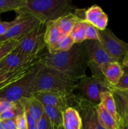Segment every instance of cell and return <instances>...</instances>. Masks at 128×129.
I'll return each instance as SVG.
<instances>
[{
    "mask_svg": "<svg viewBox=\"0 0 128 129\" xmlns=\"http://www.w3.org/2000/svg\"><path fill=\"white\" fill-rule=\"evenodd\" d=\"M46 25L40 23L32 31L25 35L15 50L29 56H37L42 54L46 47L45 42Z\"/></svg>",
    "mask_w": 128,
    "mask_h": 129,
    "instance_id": "8992f818",
    "label": "cell"
},
{
    "mask_svg": "<svg viewBox=\"0 0 128 129\" xmlns=\"http://www.w3.org/2000/svg\"><path fill=\"white\" fill-rule=\"evenodd\" d=\"M62 35L59 27L58 20L48 22L46 24L45 31V42L46 47L55 44Z\"/></svg>",
    "mask_w": 128,
    "mask_h": 129,
    "instance_id": "ac0fdd59",
    "label": "cell"
},
{
    "mask_svg": "<svg viewBox=\"0 0 128 129\" xmlns=\"http://www.w3.org/2000/svg\"><path fill=\"white\" fill-rule=\"evenodd\" d=\"M110 91L112 93L116 105L117 112L120 118V123H128V94L110 86Z\"/></svg>",
    "mask_w": 128,
    "mask_h": 129,
    "instance_id": "7c38bea8",
    "label": "cell"
},
{
    "mask_svg": "<svg viewBox=\"0 0 128 129\" xmlns=\"http://www.w3.org/2000/svg\"><path fill=\"white\" fill-rule=\"evenodd\" d=\"M3 122L7 126L8 129H16L15 118L14 119L6 120H3Z\"/></svg>",
    "mask_w": 128,
    "mask_h": 129,
    "instance_id": "836d02e7",
    "label": "cell"
},
{
    "mask_svg": "<svg viewBox=\"0 0 128 129\" xmlns=\"http://www.w3.org/2000/svg\"><path fill=\"white\" fill-rule=\"evenodd\" d=\"M16 103L9 102L4 99H0V115L7 110L14 107Z\"/></svg>",
    "mask_w": 128,
    "mask_h": 129,
    "instance_id": "1f68e13d",
    "label": "cell"
},
{
    "mask_svg": "<svg viewBox=\"0 0 128 129\" xmlns=\"http://www.w3.org/2000/svg\"><path fill=\"white\" fill-rule=\"evenodd\" d=\"M63 127L64 129H82V120L79 111L69 107L63 112Z\"/></svg>",
    "mask_w": 128,
    "mask_h": 129,
    "instance_id": "2e32d148",
    "label": "cell"
},
{
    "mask_svg": "<svg viewBox=\"0 0 128 129\" xmlns=\"http://www.w3.org/2000/svg\"><path fill=\"white\" fill-rule=\"evenodd\" d=\"M97 118L99 124L104 129H119V125L112 116L101 104L95 105Z\"/></svg>",
    "mask_w": 128,
    "mask_h": 129,
    "instance_id": "e0dca14e",
    "label": "cell"
},
{
    "mask_svg": "<svg viewBox=\"0 0 128 129\" xmlns=\"http://www.w3.org/2000/svg\"><path fill=\"white\" fill-rule=\"evenodd\" d=\"M95 40L99 41V30L94 26L86 21L85 27V40Z\"/></svg>",
    "mask_w": 128,
    "mask_h": 129,
    "instance_id": "83f0119b",
    "label": "cell"
},
{
    "mask_svg": "<svg viewBox=\"0 0 128 129\" xmlns=\"http://www.w3.org/2000/svg\"><path fill=\"white\" fill-rule=\"evenodd\" d=\"M36 129H53L50 120L45 113L36 122Z\"/></svg>",
    "mask_w": 128,
    "mask_h": 129,
    "instance_id": "f1b7e54d",
    "label": "cell"
},
{
    "mask_svg": "<svg viewBox=\"0 0 128 129\" xmlns=\"http://www.w3.org/2000/svg\"><path fill=\"white\" fill-rule=\"evenodd\" d=\"M125 91V92H126V93H127V94H128V91Z\"/></svg>",
    "mask_w": 128,
    "mask_h": 129,
    "instance_id": "60d3db41",
    "label": "cell"
},
{
    "mask_svg": "<svg viewBox=\"0 0 128 129\" xmlns=\"http://www.w3.org/2000/svg\"><path fill=\"white\" fill-rule=\"evenodd\" d=\"M44 110L52 128H58L63 125V112L61 111L50 106H44Z\"/></svg>",
    "mask_w": 128,
    "mask_h": 129,
    "instance_id": "44dd1931",
    "label": "cell"
},
{
    "mask_svg": "<svg viewBox=\"0 0 128 129\" xmlns=\"http://www.w3.org/2000/svg\"><path fill=\"white\" fill-rule=\"evenodd\" d=\"M100 103L104 106L105 109L111 115L113 118L120 124V118L117 112L116 105L113 94L110 91H106L100 94Z\"/></svg>",
    "mask_w": 128,
    "mask_h": 129,
    "instance_id": "d6986e66",
    "label": "cell"
},
{
    "mask_svg": "<svg viewBox=\"0 0 128 129\" xmlns=\"http://www.w3.org/2000/svg\"><path fill=\"white\" fill-rule=\"evenodd\" d=\"M89 61L83 43L74 44L67 51L56 54L47 52L41 55V62L44 66L61 72L77 81L86 76Z\"/></svg>",
    "mask_w": 128,
    "mask_h": 129,
    "instance_id": "6da1fadb",
    "label": "cell"
},
{
    "mask_svg": "<svg viewBox=\"0 0 128 129\" xmlns=\"http://www.w3.org/2000/svg\"><path fill=\"white\" fill-rule=\"evenodd\" d=\"M0 129H8L7 126L3 121L0 120Z\"/></svg>",
    "mask_w": 128,
    "mask_h": 129,
    "instance_id": "8d00e7d4",
    "label": "cell"
},
{
    "mask_svg": "<svg viewBox=\"0 0 128 129\" xmlns=\"http://www.w3.org/2000/svg\"><path fill=\"white\" fill-rule=\"evenodd\" d=\"M38 56H29L13 50L0 62V67L6 72L13 71Z\"/></svg>",
    "mask_w": 128,
    "mask_h": 129,
    "instance_id": "8fae6325",
    "label": "cell"
},
{
    "mask_svg": "<svg viewBox=\"0 0 128 129\" xmlns=\"http://www.w3.org/2000/svg\"><path fill=\"white\" fill-rule=\"evenodd\" d=\"M105 80L112 86H115L124 74L122 66L119 62H111L100 66Z\"/></svg>",
    "mask_w": 128,
    "mask_h": 129,
    "instance_id": "4fadbf2b",
    "label": "cell"
},
{
    "mask_svg": "<svg viewBox=\"0 0 128 129\" xmlns=\"http://www.w3.org/2000/svg\"><path fill=\"white\" fill-rule=\"evenodd\" d=\"M16 129H28V123L25 113L19 115L15 118Z\"/></svg>",
    "mask_w": 128,
    "mask_h": 129,
    "instance_id": "f546056e",
    "label": "cell"
},
{
    "mask_svg": "<svg viewBox=\"0 0 128 129\" xmlns=\"http://www.w3.org/2000/svg\"><path fill=\"white\" fill-rule=\"evenodd\" d=\"M25 16L22 15H18L15 19L10 21H0V36H2L6 34L9 30L13 26L16 25L20 21H22L25 18Z\"/></svg>",
    "mask_w": 128,
    "mask_h": 129,
    "instance_id": "4316f807",
    "label": "cell"
},
{
    "mask_svg": "<svg viewBox=\"0 0 128 129\" xmlns=\"http://www.w3.org/2000/svg\"><path fill=\"white\" fill-rule=\"evenodd\" d=\"M110 86L104 78L85 76L78 81L75 90L79 92V97L98 105L100 103V94L110 91Z\"/></svg>",
    "mask_w": 128,
    "mask_h": 129,
    "instance_id": "5b68a950",
    "label": "cell"
},
{
    "mask_svg": "<svg viewBox=\"0 0 128 129\" xmlns=\"http://www.w3.org/2000/svg\"><path fill=\"white\" fill-rule=\"evenodd\" d=\"M26 0H0V13L15 11L25 5Z\"/></svg>",
    "mask_w": 128,
    "mask_h": 129,
    "instance_id": "cb8c5ba5",
    "label": "cell"
},
{
    "mask_svg": "<svg viewBox=\"0 0 128 129\" xmlns=\"http://www.w3.org/2000/svg\"><path fill=\"white\" fill-rule=\"evenodd\" d=\"M123 70H124V74H128V67L122 66Z\"/></svg>",
    "mask_w": 128,
    "mask_h": 129,
    "instance_id": "74e56055",
    "label": "cell"
},
{
    "mask_svg": "<svg viewBox=\"0 0 128 129\" xmlns=\"http://www.w3.org/2000/svg\"><path fill=\"white\" fill-rule=\"evenodd\" d=\"M25 114L27 120L28 129H36V121L26 112H25Z\"/></svg>",
    "mask_w": 128,
    "mask_h": 129,
    "instance_id": "d6a6232c",
    "label": "cell"
},
{
    "mask_svg": "<svg viewBox=\"0 0 128 129\" xmlns=\"http://www.w3.org/2000/svg\"><path fill=\"white\" fill-rule=\"evenodd\" d=\"M73 10L70 0H26L25 5L16 13L18 15L35 18L46 25L74 12Z\"/></svg>",
    "mask_w": 128,
    "mask_h": 129,
    "instance_id": "7a4b0ae2",
    "label": "cell"
},
{
    "mask_svg": "<svg viewBox=\"0 0 128 129\" xmlns=\"http://www.w3.org/2000/svg\"><path fill=\"white\" fill-rule=\"evenodd\" d=\"M84 10H76L75 12H71L58 19L59 27L63 35H70L75 24L81 20H84Z\"/></svg>",
    "mask_w": 128,
    "mask_h": 129,
    "instance_id": "5bb4252c",
    "label": "cell"
},
{
    "mask_svg": "<svg viewBox=\"0 0 128 129\" xmlns=\"http://www.w3.org/2000/svg\"><path fill=\"white\" fill-rule=\"evenodd\" d=\"M23 37L13 39V40H9V41L0 44V62L4 58L6 57L13 50H15V48L18 45L20 41Z\"/></svg>",
    "mask_w": 128,
    "mask_h": 129,
    "instance_id": "d4e9b609",
    "label": "cell"
},
{
    "mask_svg": "<svg viewBox=\"0 0 128 129\" xmlns=\"http://www.w3.org/2000/svg\"><path fill=\"white\" fill-rule=\"evenodd\" d=\"M122 66L128 67V52L125 55L121 62Z\"/></svg>",
    "mask_w": 128,
    "mask_h": 129,
    "instance_id": "e575fe53",
    "label": "cell"
},
{
    "mask_svg": "<svg viewBox=\"0 0 128 129\" xmlns=\"http://www.w3.org/2000/svg\"><path fill=\"white\" fill-rule=\"evenodd\" d=\"M77 81L71 79L55 69L43 66L35 79V93L39 91H55L69 96L74 95Z\"/></svg>",
    "mask_w": 128,
    "mask_h": 129,
    "instance_id": "3957f363",
    "label": "cell"
},
{
    "mask_svg": "<svg viewBox=\"0 0 128 129\" xmlns=\"http://www.w3.org/2000/svg\"><path fill=\"white\" fill-rule=\"evenodd\" d=\"M114 88L122 91H128V74H124Z\"/></svg>",
    "mask_w": 128,
    "mask_h": 129,
    "instance_id": "4dcf8cb0",
    "label": "cell"
},
{
    "mask_svg": "<svg viewBox=\"0 0 128 129\" xmlns=\"http://www.w3.org/2000/svg\"><path fill=\"white\" fill-rule=\"evenodd\" d=\"M6 73V71L4 69H3V68H1V67H0V75H1V74H4V73Z\"/></svg>",
    "mask_w": 128,
    "mask_h": 129,
    "instance_id": "f35d334b",
    "label": "cell"
},
{
    "mask_svg": "<svg viewBox=\"0 0 128 129\" xmlns=\"http://www.w3.org/2000/svg\"><path fill=\"white\" fill-rule=\"evenodd\" d=\"M53 129H57V128H53Z\"/></svg>",
    "mask_w": 128,
    "mask_h": 129,
    "instance_id": "b9f144b4",
    "label": "cell"
},
{
    "mask_svg": "<svg viewBox=\"0 0 128 129\" xmlns=\"http://www.w3.org/2000/svg\"><path fill=\"white\" fill-rule=\"evenodd\" d=\"M40 23V21L35 18L25 16L22 21L13 26L3 35L0 36V44L13 39L23 37L32 31Z\"/></svg>",
    "mask_w": 128,
    "mask_h": 129,
    "instance_id": "9c48e42d",
    "label": "cell"
},
{
    "mask_svg": "<svg viewBox=\"0 0 128 129\" xmlns=\"http://www.w3.org/2000/svg\"><path fill=\"white\" fill-rule=\"evenodd\" d=\"M42 66L41 62L33 70L25 76L1 89L0 99L16 103L23 98L32 96L35 93V79Z\"/></svg>",
    "mask_w": 128,
    "mask_h": 129,
    "instance_id": "277c9868",
    "label": "cell"
},
{
    "mask_svg": "<svg viewBox=\"0 0 128 129\" xmlns=\"http://www.w3.org/2000/svg\"><path fill=\"white\" fill-rule=\"evenodd\" d=\"M57 129H64V128H63V125H62V126H61V127H59V128H58Z\"/></svg>",
    "mask_w": 128,
    "mask_h": 129,
    "instance_id": "ab89813d",
    "label": "cell"
},
{
    "mask_svg": "<svg viewBox=\"0 0 128 129\" xmlns=\"http://www.w3.org/2000/svg\"><path fill=\"white\" fill-rule=\"evenodd\" d=\"M86 21L81 20L78 21L72 30L70 35L75 44H81L85 40Z\"/></svg>",
    "mask_w": 128,
    "mask_h": 129,
    "instance_id": "603a6c76",
    "label": "cell"
},
{
    "mask_svg": "<svg viewBox=\"0 0 128 129\" xmlns=\"http://www.w3.org/2000/svg\"><path fill=\"white\" fill-rule=\"evenodd\" d=\"M74 44L75 42L70 35H62L55 44L46 48L50 54H56L67 51L74 45Z\"/></svg>",
    "mask_w": 128,
    "mask_h": 129,
    "instance_id": "ffe728a7",
    "label": "cell"
},
{
    "mask_svg": "<svg viewBox=\"0 0 128 129\" xmlns=\"http://www.w3.org/2000/svg\"><path fill=\"white\" fill-rule=\"evenodd\" d=\"M82 43L90 61L95 63L99 66H101L107 63L116 61L107 52L98 40H85Z\"/></svg>",
    "mask_w": 128,
    "mask_h": 129,
    "instance_id": "30bf717a",
    "label": "cell"
},
{
    "mask_svg": "<svg viewBox=\"0 0 128 129\" xmlns=\"http://www.w3.org/2000/svg\"><path fill=\"white\" fill-rule=\"evenodd\" d=\"M119 129H128V123L120 122L119 124Z\"/></svg>",
    "mask_w": 128,
    "mask_h": 129,
    "instance_id": "d590c367",
    "label": "cell"
},
{
    "mask_svg": "<svg viewBox=\"0 0 128 129\" xmlns=\"http://www.w3.org/2000/svg\"><path fill=\"white\" fill-rule=\"evenodd\" d=\"M99 42L107 52L121 64L122 60L128 52V44L117 37L110 28L99 30Z\"/></svg>",
    "mask_w": 128,
    "mask_h": 129,
    "instance_id": "52a82bcc",
    "label": "cell"
},
{
    "mask_svg": "<svg viewBox=\"0 0 128 129\" xmlns=\"http://www.w3.org/2000/svg\"><path fill=\"white\" fill-rule=\"evenodd\" d=\"M25 113L23 108L19 102L15 104L14 107L7 110L0 115V120L3 121L9 119H14L19 115L23 114Z\"/></svg>",
    "mask_w": 128,
    "mask_h": 129,
    "instance_id": "484cf974",
    "label": "cell"
},
{
    "mask_svg": "<svg viewBox=\"0 0 128 129\" xmlns=\"http://www.w3.org/2000/svg\"><path fill=\"white\" fill-rule=\"evenodd\" d=\"M34 97L44 106H50L58 108L63 112L69 107H72L76 95L69 96L63 93L55 91L35 92Z\"/></svg>",
    "mask_w": 128,
    "mask_h": 129,
    "instance_id": "ba28073f",
    "label": "cell"
},
{
    "mask_svg": "<svg viewBox=\"0 0 128 129\" xmlns=\"http://www.w3.org/2000/svg\"><path fill=\"white\" fill-rule=\"evenodd\" d=\"M25 112L30 115L37 122L45 113L44 106L33 96L29 98H23L19 101Z\"/></svg>",
    "mask_w": 128,
    "mask_h": 129,
    "instance_id": "9a60e30c",
    "label": "cell"
},
{
    "mask_svg": "<svg viewBox=\"0 0 128 129\" xmlns=\"http://www.w3.org/2000/svg\"><path fill=\"white\" fill-rule=\"evenodd\" d=\"M105 14L102 9L97 5H93L84 13V20L93 26Z\"/></svg>",
    "mask_w": 128,
    "mask_h": 129,
    "instance_id": "7402d4cb",
    "label": "cell"
}]
</instances>
